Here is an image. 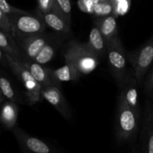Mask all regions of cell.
Listing matches in <instances>:
<instances>
[{"label": "cell", "instance_id": "cell-19", "mask_svg": "<svg viewBox=\"0 0 153 153\" xmlns=\"http://www.w3.org/2000/svg\"><path fill=\"white\" fill-rule=\"evenodd\" d=\"M140 150L142 153H153V127H149L143 131Z\"/></svg>", "mask_w": 153, "mask_h": 153}, {"label": "cell", "instance_id": "cell-16", "mask_svg": "<svg viewBox=\"0 0 153 153\" xmlns=\"http://www.w3.org/2000/svg\"><path fill=\"white\" fill-rule=\"evenodd\" d=\"M88 47L99 58H103L107 53V43L98 27L94 26L91 29L89 34Z\"/></svg>", "mask_w": 153, "mask_h": 153}, {"label": "cell", "instance_id": "cell-4", "mask_svg": "<svg viewBox=\"0 0 153 153\" xmlns=\"http://www.w3.org/2000/svg\"><path fill=\"white\" fill-rule=\"evenodd\" d=\"M7 65L12 73L22 84L25 91V96L28 105H32L43 100L42 97V87L34 79L28 69L19 61L13 59L6 54Z\"/></svg>", "mask_w": 153, "mask_h": 153}, {"label": "cell", "instance_id": "cell-1", "mask_svg": "<svg viewBox=\"0 0 153 153\" xmlns=\"http://www.w3.org/2000/svg\"><path fill=\"white\" fill-rule=\"evenodd\" d=\"M115 138L119 145L132 144L138 131L139 113L131 108L122 94L117 98Z\"/></svg>", "mask_w": 153, "mask_h": 153}, {"label": "cell", "instance_id": "cell-11", "mask_svg": "<svg viewBox=\"0 0 153 153\" xmlns=\"http://www.w3.org/2000/svg\"><path fill=\"white\" fill-rule=\"evenodd\" d=\"M41 14L46 27L51 28L57 34L64 35L69 34L71 31V24L69 23L64 16L56 9L53 8Z\"/></svg>", "mask_w": 153, "mask_h": 153}, {"label": "cell", "instance_id": "cell-22", "mask_svg": "<svg viewBox=\"0 0 153 153\" xmlns=\"http://www.w3.org/2000/svg\"><path fill=\"white\" fill-rule=\"evenodd\" d=\"M113 15H114L115 16H117L119 15H124L129 10L131 0H119V1L113 2Z\"/></svg>", "mask_w": 153, "mask_h": 153}, {"label": "cell", "instance_id": "cell-24", "mask_svg": "<svg viewBox=\"0 0 153 153\" xmlns=\"http://www.w3.org/2000/svg\"><path fill=\"white\" fill-rule=\"evenodd\" d=\"M0 29L11 34L10 18L8 15L4 13L1 8H0Z\"/></svg>", "mask_w": 153, "mask_h": 153}, {"label": "cell", "instance_id": "cell-3", "mask_svg": "<svg viewBox=\"0 0 153 153\" xmlns=\"http://www.w3.org/2000/svg\"><path fill=\"white\" fill-rule=\"evenodd\" d=\"M10 18L11 34L13 37L36 35L44 32L46 25L42 14L37 9L36 13H15L8 15Z\"/></svg>", "mask_w": 153, "mask_h": 153}, {"label": "cell", "instance_id": "cell-14", "mask_svg": "<svg viewBox=\"0 0 153 153\" xmlns=\"http://www.w3.org/2000/svg\"><path fill=\"white\" fill-rule=\"evenodd\" d=\"M0 48L13 59L16 61H25L23 53L17 42L11 34L0 29Z\"/></svg>", "mask_w": 153, "mask_h": 153}, {"label": "cell", "instance_id": "cell-13", "mask_svg": "<svg viewBox=\"0 0 153 153\" xmlns=\"http://www.w3.org/2000/svg\"><path fill=\"white\" fill-rule=\"evenodd\" d=\"M18 114L19 107L17 103L4 100L0 106V123L5 128L12 131L16 127Z\"/></svg>", "mask_w": 153, "mask_h": 153}, {"label": "cell", "instance_id": "cell-28", "mask_svg": "<svg viewBox=\"0 0 153 153\" xmlns=\"http://www.w3.org/2000/svg\"><path fill=\"white\" fill-rule=\"evenodd\" d=\"M146 88L148 91H150V90L153 89V73L152 74V76H151V78L149 82H147L146 83Z\"/></svg>", "mask_w": 153, "mask_h": 153}, {"label": "cell", "instance_id": "cell-6", "mask_svg": "<svg viewBox=\"0 0 153 153\" xmlns=\"http://www.w3.org/2000/svg\"><path fill=\"white\" fill-rule=\"evenodd\" d=\"M12 132L22 153H67L49 142L28 134L17 126Z\"/></svg>", "mask_w": 153, "mask_h": 153}, {"label": "cell", "instance_id": "cell-2", "mask_svg": "<svg viewBox=\"0 0 153 153\" xmlns=\"http://www.w3.org/2000/svg\"><path fill=\"white\" fill-rule=\"evenodd\" d=\"M65 63L73 66L81 76L88 75L97 67L100 58L90 49L87 43L70 40L64 52Z\"/></svg>", "mask_w": 153, "mask_h": 153}, {"label": "cell", "instance_id": "cell-27", "mask_svg": "<svg viewBox=\"0 0 153 153\" xmlns=\"http://www.w3.org/2000/svg\"><path fill=\"white\" fill-rule=\"evenodd\" d=\"M0 65L2 67H8L7 58H6V54L1 48H0Z\"/></svg>", "mask_w": 153, "mask_h": 153}, {"label": "cell", "instance_id": "cell-32", "mask_svg": "<svg viewBox=\"0 0 153 153\" xmlns=\"http://www.w3.org/2000/svg\"><path fill=\"white\" fill-rule=\"evenodd\" d=\"M100 1H104V0H100Z\"/></svg>", "mask_w": 153, "mask_h": 153}, {"label": "cell", "instance_id": "cell-31", "mask_svg": "<svg viewBox=\"0 0 153 153\" xmlns=\"http://www.w3.org/2000/svg\"><path fill=\"white\" fill-rule=\"evenodd\" d=\"M91 1H92L93 2H94V4H97V3H98L99 1H100V0H91Z\"/></svg>", "mask_w": 153, "mask_h": 153}, {"label": "cell", "instance_id": "cell-9", "mask_svg": "<svg viewBox=\"0 0 153 153\" xmlns=\"http://www.w3.org/2000/svg\"><path fill=\"white\" fill-rule=\"evenodd\" d=\"M137 82L133 68L128 69L125 79L120 88V94L124 97L128 105L139 113L138 91H137Z\"/></svg>", "mask_w": 153, "mask_h": 153}, {"label": "cell", "instance_id": "cell-21", "mask_svg": "<svg viewBox=\"0 0 153 153\" xmlns=\"http://www.w3.org/2000/svg\"><path fill=\"white\" fill-rule=\"evenodd\" d=\"M54 8L60 12L69 23L72 24V5L70 0H55V7Z\"/></svg>", "mask_w": 153, "mask_h": 153}, {"label": "cell", "instance_id": "cell-15", "mask_svg": "<svg viewBox=\"0 0 153 153\" xmlns=\"http://www.w3.org/2000/svg\"><path fill=\"white\" fill-rule=\"evenodd\" d=\"M94 25L98 27L104 37L106 43L118 34V27L116 16L113 14L104 16H97L94 20Z\"/></svg>", "mask_w": 153, "mask_h": 153}, {"label": "cell", "instance_id": "cell-18", "mask_svg": "<svg viewBox=\"0 0 153 153\" xmlns=\"http://www.w3.org/2000/svg\"><path fill=\"white\" fill-rule=\"evenodd\" d=\"M61 40V38L60 37V36H58L55 39L52 40V41L48 43L37 54L34 61L39 63V64H43V65H45V64L50 62L56 54L57 49L59 46Z\"/></svg>", "mask_w": 153, "mask_h": 153}, {"label": "cell", "instance_id": "cell-26", "mask_svg": "<svg viewBox=\"0 0 153 153\" xmlns=\"http://www.w3.org/2000/svg\"><path fill=\"white\" fill-rule=\"evenodd\" d=\"M78 5L82 11L87 13H94V7L95 4L91 0H79Z\"/></svg>", "mask_w": 153, "mask_h": 153}, {"label": "cell", "instance_id": "cell-25", "mask_svg": "<svg viewBox=\"0 0 153 153\" xmlns=\"http://www.w3.org/2000/svg\"><path fill=\"white\" fill-rule=\"evenodd\" d=\"M55 7V0H37V10L41 13H46Z\"/></svg>", "mask_w": 153, "mask_h": 153}, {"label": "cell", "instance_id": "cell-30", "mask_svg": "<svg viewBox=\"0 0 153 153\" xmlns=\"http://www.w3.org/2000/svg\"><path fill=\"white\" fill-rule=\"evenodd\" d=\"M4 100H4V97H3V95L1 94V91H0V106L1 105V104H2L3 102H4Z\"/></svg>", "mask_w": 153, "mask_h": 153}, {"label": "cell", "instance_id": "cell-12", "mask_svg": "<svg viewBox=\"0 0 153 153\" xmlns=\"http://www.w3.org/2000/svg\"><path fill=\"white\" fill-rule=\"evenodd\" d=\"M0 91L4 100L17 104H23V97L20 94L8 75L0 68Z\"/></svg>", "mask_w": 153, "mask_h": 153}, {"label": "cell", "instance_id": "cell-17", "mask_svg": "<svg viewBox=\"0 0 153 153\" xmlns=\"http://www.w3.org/2000/svg\"><path fill=\"white\" fill-rule=\"evenodd\" d=\"M51 75L54 81L59 85L61 82L76 81L82 76L73 66L67 63L56 70L51 69Z\"/></svg>", "mask_w": 153, "mask_h": 153}, {"label": "cell", "instance_id": "cell-5", "mask_svg": "<svg viewBox=\"0 0 153 153\" xmlns=\"http://www.w3.org/2000/svg\"><path fill=\"white\" fill-rule=\"evenodd\" d=\"M107 55L111 72L120 88L128 70V58L119 35L107 42Z\"/></svg>", "mask_w": 153, "mask_h": 153}, {"label": "cell", "instance_id": "cell-29", "mask_svg": "<svg viewBox=\"0 0 153 153\" xmlns=\"http://www.w3.org/2000/svg\"><path fill=\"white\" fill-rule=\"evenodd\" d=\"M128 153H142V152H140V149H137V148L136 147H133L132 149H131V150Z\"/></svg>", "mask_w": 153, "mask_h": 153}, {"label": "cell", "instance_id": "cell-23", "mask_svg": "<svg viewBox=\"0 0 153 153\" xmlns=\"http://www.w3.org/2000/svg\"><path fill=\"white\" fill-rule=\"evenodd\" d=\"M0 8L7 15L15 14V13H25L28 11L13 7L9 4L7 0H0Z\"/></svg>", "mask_w": 153, "mask_h": 153}, {"label": "cell", "instance_id": "cell-10", "mask_svg": "<svg viewBox=\"0 0 153 153\" xmlns=\"http://www.w3.org/2000/svg\"><path fill=\"white\" fill-rule=\"evenodd\" d=\"M19 61L28 69L34 79L40 84L42 88L53 85H59L52 79L51 75V69L44 67V65L39 64L35 61L25 60V61Z\"/></svg>", "mask_w": 153, "mask_h": 153}, {"label": "cell", "instance_id": "cell-7", "mask_svg": "<svg viewBox=\"0 0 153 153\" xmlns=\"http://www.w3.org/2000/svg\"><path fill=\"white\" fill-rule=\"evenodd\" d=\"M59 34L41 33L36 35L22 37H14L20 47L25 60L34 61L40 51L52 40L58 37Z\"/></svg>", "mask_w": 153, "mask_h": 153}, {"label": "cell", "instance_id": "cell-8", "mask_svg": "<svg viewBox=\"0 0 153 153\" xmlns=\"http://www.w3.org/2000/svg\"><path fill=\"white\" fill-rule=\"evenodd\" d=\"M42 97L52 105L58 113L65 120L70 121L72 118V111L59 85H50L42 88Z\"/></svg>", "mask_w": 153, "mask_h": 153}, {"label": "cell", "instance_id": "cell-20", "mask_svg": "<svg viewBox=\"0 0 153 153\" xmlns=\"http://www.w3.org/2000/svg\"><path fill=\"white\" fill-rule=\"evenodd\" d=\"M114 4L111 0L100 1L94 5V13L97 16H104L113 13Z\"/></svg>", "mask_w": 153, "mask_h": 153}]
</instances>
